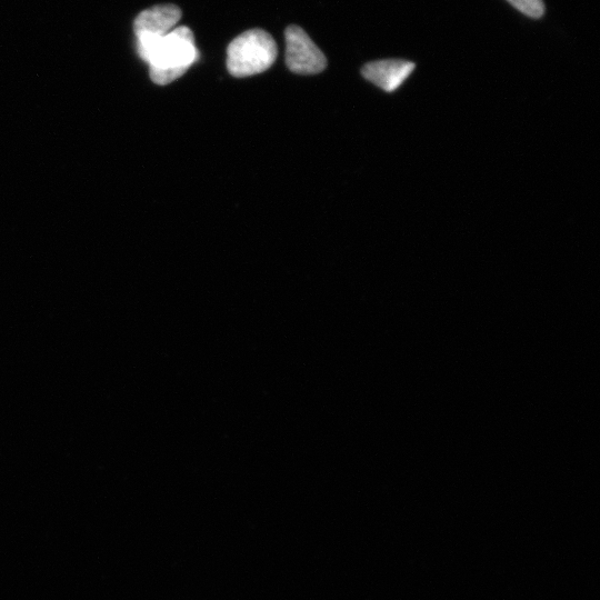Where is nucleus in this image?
Here are the masks:
<instances>
[{
    "label": "nucleus",
    "mask_w": 600,
    "mask_h": 600,
    "mask_svg": "<svg viewBox=\"0 0 600 600\" xmlns=\"http://www.w3.org/2000/svg\"><path fill=\"white\" fill-rule=\"evenodd\" d=\"M199 57L192 29L174 28L159 40L149 54V75L157 85H168L182 77Z\"/></svg>",
    "instance_id": "f257e3e1"
},
{
    "label": "nucleus",
    "mask_w": 600,
    "mask_h": 600,
    "mask_svg": "<svg viewBox=\"0 0 600 600\" xmlns=\"http://www.w3.org/2000/svg\"><path fill=\"white\" fill-rule=\"evenodd\" d=\"M278 47L272 35L263 29H250L236 37L227 48V68L238 78L266 72L273 66Z\"/></svg>",
    "instance_id": "f03ea898"
},
{
    "label": "nucleus",
    "mask_w": 600,
    "mask_h": 600,
    "mask_svg": "<svg viewBox=\"0 0 600 600\" xmlns=\"http://www.w3.org/2000/svg\"><path fill=\"white\" fill-rule=\"evenodd\" d=\"M182 15V9L175 5L155 6L138 15L134 30L138 54L145 62L159 40L172 32Z\"/></svg>",
    "instance_id": "7ed1b4c3"
},
{
    "label": "nucleus",
    "mask_w": 600,
    "mask_h": 600,
    "mask_svg": "<svg viewBox=\"0 0 600 600\" xmlns=\"http://www.w3.org/2000/svg\"><path fill=\"white\" fill-rule=\"evenodd\" d=\"M286 65L295 74L315 75L327 67V59L302 27H287Z\"/></svg>",
    "instance_id": "20e7f679"
},
{
    "label": "nucleus",
    "mask_w": 600,
    "mask_h": 600,
    "mask_svg": "<svg viewBox=\"0 0 600 600\" xmlns=\"http://www.w3.org/2000/svg\"><path fill=\"white\" fill-rule=\"evenodd\" d=\"M415 70V64L404 59H385L369 63L362 69L368 82L386 93H394Z\"/></svg>",
    "instance_id": "39448f33"
},
{
    "label": "nucleus",
    "mask_w": 600,
    "mask_h": 600,
    "mask_svg": "<svg viewBox=\"0 0 600 600\" xmlns=\"http://www.w3.org/2000/svg\"><path fill=\"white\" fill-rule=\"evenodd\" d=\"M508 2L528 17L540 18L545 13L543 0H508Z\"/></svg>",
    "instance_id": "423d86ee"
}]
</instances>
